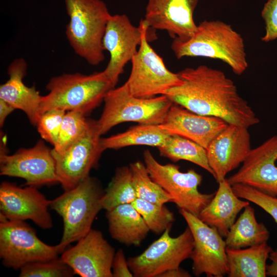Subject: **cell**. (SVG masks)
I'll use <instances>...</instances> for the list:
<instances>
[{"mask_svg": "<svg viewBox=\"0 0 277 277\" xmlns=\"http://www.w3.org/2000/svg\"><path fill=\"white\" fill-rule=\"evenodd\" d=\"M181 83L166 91L173 103L195 113L246 127L260 122L234 83L222 71L201 65L177 72Z\"/></svg>", "mask_w": 277, "mask_h": 277, "instance_id": "obj_1", "label": "cell"}, {"mask_svg": "<svg viewBox=\"0 0 277 277\" xmlns=\"http://www.w3.org/2000/svg\"><path fill=\"white\" fill-rule=\"evenodd\" d=\"M171 48L177 59L205 57L219 60L239 75L248 67L242 35L231 25L219 20L200 23L192 36L185 41L174 38Z\"/></svg>", "mask_w": 277, "mask_h": 277, "instance_id": "obj_2", "label": "cell"}, {"mask_svg": "<svg viewBox=\"0 0 277 277\" xmlns=\"http://www.w3.org/2000/svg\"><path fill=\"white\" fill-rule=\"evenodd\" d=\"M69 21L66 35L74 52L89 64L105 59L103 39L111 14L102 0H65Z\"/></svg>", "mask_w": 277, "mask_h": 277, "instance_id": "obj_3", "label": "cell"}, {"mask_svg": "<svg viewBox=\"0 0 277 277\" xmlns=\"http://www.w3.org/2000/svg\"><path fill=\"white\" fill-rule=\"evenodd\" d=\"M112 88L113 87L104 71L89 75L64 73L53 77L46 86L48 94L42 97L41 114L58 109L86 115L104 101Z\"/></svg>", "mask_w": 277, "mask_h": 277, "instance_id": "obj_4", "label": "cell"}, {"mask_svg": "<svg viewBox=\"0 0 277 277\" xmlns=\"http://www.w3.org/2000/svg\"><path fill=\"white\" fill-rule=\"evenodd\" d=\"M104 193L96 179L90 176L74 188L51 200L49 207L63 219V233L57 245L61 253L92 229L94 220L102 209Z\"/></svg>", "mask_w": 277, "mask_h": 277, "instance_id": "obj_5", "label": "cell"}, {"mask_svg": "<svg viewBox=\"0 0 277 277\" xmlns=\"http://www.w3.org/2000/svg\"><path fill=\"white\" fill-rule=\"evenodd\" d=\"M104 102L102 115L96 121L101 135L124 122L160 125L173 104L165 95L150 98L134 96L130 93L125 83L110 89L106 94Z\"/></svg>", "mask_w": 277, "mask_h": 277, "instance_id": "obj_6", "label": "cell"}, {"mask_svg": "<svg viewBox=\"0 0 277 277\" xmlns=\"http://www.w3.org/2000/svg\"><path fill=\"white\" fill-rule=\"evenodd\" d=\"M144 164L151 179L173 199L179 209L198 216L213 199L215 193H203L198 190L202 176L193 169L184 172L173 164L159 163L149 150L143 154Z\"/></svg>", "mask_w": 277, "mask_h": 277, "instance_id": "obj_7", "label": "cell"}, {"mask_svg": "<svg viewBox=\"0 0 277 277\" xmlns=\"http://www.w3.org/2000/svg\"><path fill=\"white\" fill-rule=\"evenodd\" d=\"M143 20L142 41L131 61V70L125 84L132 95L150 98L164 95L166 91L180 85L182 81L177 73L167 68L163 59L150 45L147 35L149 27Z\"/></svg>", "mask_w": 277, "mask_h": 277, "instance_id": "obj_8", "label": "cell"}, {"mask_svg": "<svg viewBox=\"0 0 277 277\" xmlns=\"http://www.w3.org/2000/svg\"><path fill=\"white\" fill-rule=\"evenodd\" d=\"M0 258L6 267L20 269L34 262L58 258V245L42 241L35 230L22 221L0 219Z\"/></svg>", "mask_w": 277, "mask_h": 277, "instance_id": "obj_9", "label": "cell"}, {"mask_svg": "<svg viewBox=\"0 0 277 277\" xmlns=\"http://www.w3.org/2000/svg\"><path fill=\"white\" fill-rule=\"evenodd\" d=\"M166 229L142 253L129 258V267L135 277H159L165 271L180 267L190 258L193 248V238L190 229L176 237L170 235Z\"/></svg>", "mask_w": 277, "mask_h": 277, "instance_id": "obj_10", "label": "cell"}, {"mask_svg": "<svg viewBox=\"0 0 277 277\" xmlns=\"http://www.w3.org/2000/svg\"><path fill=\"white\" fill-rule=\"evenodd\" d=\"M51 150L39 140L30 148H22L9 155L6 138L1 137L0 174L21 177L25 185L35 187L60 184Z\"/></svg>", "mask_w": 277, "mask_h": 277, "instance_id": "obj_11", "label": "cell"}, {"mask_svg": "<svg viewBox=\"0 0 277 277\" xmlns=\"http://www.w3.org/2000/svg\"><path fill=\"white\" fill-rule=\"evenodd\" d=\"M179 212L186 221L193 238L190 258L193 274L199 276L223 277L228 272L225 241L214 228L184 210Z\"/></svg>", "mask_w": 277, "mask_h": 277, "instance_id": "obj_12", "label": "cell"}, {"mask_svg": "<svg viewBox=\"0 0 277 277\" xmlns=\"http://www.w3.org/2000/svg\"><path fill=\"white\" fill-rule=\"evenodd\" d=\"M96 121L89 119L85 134L66 151L57 153L51 150L60 184L65 191L71 189L89 176L104 151Z\"/></svg>", "mask_w": 277, "mask_h": 277, "instance_id": "obj_13", "label": "cell"}, {"mask_svg": "<svg viewBox=\"0 0 277 277\" xmlns=\"http://www.w3.org/2000/svg\"><path fill=\"white\" fill-rule=\"evenodd\" d=\"M144 22L134 26L125 14L111 15L107 24L103 39L105 50L110 55L104 72L113 88L117 83L125 66L131 61L141 44Z\"/></svg>", "mask_w": 277, "mask_h": 277, "instance_id": "obj_14", "label": "cell"}, {"mask_svg": "<svg viewBox=\"0 0 277 277\" xmlns=\"http://www.w3.org/2000/svg\"><path fill=\"white\" fill-rule=\"evenodd\" d=\"M76 244L65 250L61 259L82 277H113L115 249L99 230L91 229Z\"/></svg>", "mask_w": 277, "mask_h": 277, "instance_id": "obj_15", "label": "cell"}, {"mask_svg": "<svg viewBox=\"0 0 277 277\" xmlns=\"http://www.w3.org/2000/svg\"><path fill=\"white\" fill-rule=\"evenodd\" d=\"M50 202L35 187L22 188L7 182L1 184L0 219L30 220L42 229H49L53 226Z\"/></svg>", "mask_w": 277, "mask_h": 277, "instance_id": "obj_16", "label": "cell"}, {"mask_svg": "<svg viewBox=\"0 0 277 277\" xmlns=\"http://www.w3.org/2000/svg\"><path fill=\"white\" fill-rule=\"evenodd\" d=\"M277 135L251 149L234 174L227 179L232 186L243 184L277 196Z\"/></svg>", "mask_w": 277, "mask_h": 277, "instance_id": "obj_17", "label": "cell"}, {"mask_svg": "<svg viewBox=\"0 0 277 277\" xmlns=\"http://www.w3.org/2000/svg\"><path fill=\"white\" fill-rule=\"evenodd\" d=\"M199 0H148L144 21L149 28L166 31L185 41L197 29L193 13Z\"/></svg>", "mask_w": 277, "mask_h": 277, "instance_id": "obj_18", "label": "cell"}, {"mask_svg": "<svg viewBox=\"0 0 277 277\" xmlns=\"http://www.w3.org/2000/svg\"><path fill=\"white\" fill-rule=\"evenodd\" d=\"M206 149L209 165L219 183L243 163L251 150L248 128L228 124Z\"/></svg>", "mask_w": 277, "mask_h": 277, "instance_id": "obj_19", "label": "cell"}, {"mask_svg": "<svg viewBox=\"0 0 277 277\" xmlns=\"http://www.w3.org/2000/svg\"><path fill=\"white\" fill-rule=\"evenodd\" d=\"M228 124L219 117L199 114L173 103L159 126L170 135L188 138L206 149Z\"/></svg>", "mask_w": 277, "mask_h": 277, "instance_id": "obj_20", "label": "cell"}, {"mask_svg": "<svg viewBox=\"0 0 277 277\" xmlns=\"http://www.w3.org/2000/svg\"><path fill=\"white\" fill-rule=\"evenodd\" d=\"M27 64L23 58L14 60L8 68L9 79L0 86V99L23 111L30 122L36 126L41 116L43 96L34 86L29 87L23 82L27 73Z\"/></svg>", "mask_w": 277, "mask_h": 277, "instance_id": "obj_21", "label": "cell"}, {"mask_svg": "<svg viewBox=\"0 0 277 277\" xmlns=\"http://www.w3.org/2000/svg\"><path fill=\"white\" fill-rule=\"evenodd\" d=\"M218 183L219 188L213 199L198 217L216 229L222 237H226L238 214L250 204V202L241 200L233 192L227 179Z\"/></svg>", "mask_w": 277, "mask_h": 277, "instance_id": "obj_22", "label": "cell"}, {"mask_svg": "<svg viewBox=\"0 0 277 277\" xmlns=\"http://www.w3.org/2000/svg\"><path fill=\"white\" fill-rule=\"evenodd\" d=\"M106 217L112 239L127 246H139L150 231L132 204L120 205L106 211Z\"/></svg>", "mask_w": 277, "mask_h": 277, "instance_id": "obj_23", "label": "cell"}, {"mask_svg": "<svg viewBox=\"0 0 277 277\" xmlns=\"http://www.w3.org/2000/svg\"><path fill=\"white\" fill-rule=\"evenodd\" d=\"M272 250L267 242L246 248H226L228 276L265 277L266 261Z\"/></svg>", "mask_w": 277, "mask_h": 277, "instance_id": "obj_24", "label": "cell"}, {"mask_svg": "<svg viewBox=\"0 0 277 277\" xmlns=\"http://www.w3.org/2000/svg\"><path fill=\"white\" fill-rule=\"evenodd\" d=\"M270 233L263 223L256 221L254 209L250 204L231 227L225 242L226 248L241 249L267 242Z\"/></svg>", "mask_w": 277, "mask_h": 277, "instance_id": "obj_25", "label": "cell"}, {"mask_svg": "<svg viewBox=\"0 0 277 277\" xmlns=\"http://www.w3.org/2000/svg\"><path fill=\"white\" fill-rule=\"evenodd\" d=\"M171 135L159 125L140 124L126 131L100 140L103 151L118 149L133 145H147L159 147L163 145Z\"/></svg>", "mask_w": 277, "mask_h": 277, "instance_id": "obj_26", "label": "cell"}, {"mask_svg": "<svg viewBox=\"0 0 277 277\" xmlns=\"http://www.w3.org/2000/svg\"><path fill=\"white\" fill-rule=\"evenodd\" d=\"M158 149L163 156L173 162L180 160L190 162L214 176L208 162L206 149L190 140L176 135H171L166 142Z\"/></svg>", "mask_w": 277, "mask_h": 277, "instance_id": "obj_27", "label": "cell"}, {"mask_svg": "<svg viewBox=\"0 0 277 277\" xmlns=\"http://www.w3.org/2000/svg\"><path fill=\"white\" fill-rule=\"evenodd\" d=\"M129 166L118 168L102 197V209L108 211L122 204H132L136 199Z\"/></svg>", "mask_w": 277, "mask_h": 277, "instance_id": "obj_28", "label": "cell"}, {"mask_svg": "<svg viewBox=\"0 0 277 277\" xmlns=\"http://www.w3.org/2000/svg\"><path fill=\"white\" fill-rule=\"evenodd\" d=\"M136 197L159 205L173 202L172 196L150 177L144 163L129 165Z\"/></svg>", "mask_w": 277, "mask_h": 277, "instance_id": "obj_29", "label": "cell"}, {"mask_svg": "<svg viewBox=\"0 0 277 277\" xmlns=\"http://www.w3.org/2000/svg\"><path fill=\"white\" fill-rule=\"evenodd\" d=\"M85 116L75 111L65 113L53 151L57 153L64 152L85 134L89 127V120Z\"/></svg>", "mask_w": 277, "mask_h": 277, "instance_id": "obj_30", "label": "cell"}, {"mask_svg": "<svg viewBox=\"0 0 277 277\" xmlns=\"http://www.w3.org/2000/svg\"><path fill=\"white\" fill-rule=\"evenodd\" d=\"M132 204L141 214L150 231L159 234L171 228L175 221L174 214L164 205H159L138 198Z\"/></svg>", "mask_w": 277, "mask_h": 277, "instance_id": "obj_31", "label": "cell"}, {"mask_svg": "<svg viewBox=\"0 0 277 277\" xmlns=\"http://www.w3.org/2000/svg\"><path fill=\"white\" fill-rule=\"evenodd\" d=\"M74 272L61 258L29 263L20 269V277H71Z\"/></svg>", "mask_w": 277, "mask_h": 277, "instance_id": "obj_32", "label": "cell"}, {"mask_svg": "<svg viewBox=\"0 0 277 277\" xmlns=\"http://www.w3.org/2000/svg\"><path fill=\"white\" fill-rule=\"evenodd\" d=\"M234 193L240 199L252 202L270 214L277 223V197L266 194L243 184L232 185Z\"/></svg>", "mask_w": 277, "mask_h": 277, "instance_id": "obj_33", "label": "cell"}, {"mask_svg": "<svg viewBox=\"0 0 277 277\" xmlns=\"http://www.w3.org/2000/svg\"><path fill=\"white\" fill-rule=\"evenodd\" d=\"M66 111L54 109L42 114L36 126L41 136L46 141L55 145L58 140L62 123Z\"/></svg>", "mask_w": 277, "mask_h": 277, "instance_id": "obj_34", "label": "cell"}, {"mask_svg": "<svg viewBox=\"0 0 277 277\" xmlns=\"http://www.w3.org/2000/svg\"><path fill=\"white\" fill-rule=\"evenodd\" d=\"M265 24V33L262 37L265 42L277 38V0H268L261 13Z\"/></svg>", "mask_w": 277, "mask_h": 277, "instance_id": "obj_35", "label": "cell"}, {"mask_svg": "<svg viewBox=\"0 0 277 277\" xmlns=\"http://www.w3.org/2000/svg\"><path fill=\"white\" fill-rule=\"evenodd\" d=\"M112 272L113 277L133 276L129 267L128 260L122 249H118L115 253L112 264Z\"/></svg>", "mask_w": 277, "mask_h": 277, "instance_id": "obj_36", "label": "cell"}, {"mask_svg": "<svg viewBox=\"0 0 277 277\" xmlns=\"http://www.w3.org/2000/svg\"><path fill=\"white\" fill-rule=\"evenodd\" d=\"M268 259L271 260V263L266 265V275L277 276V249L271 251Z\"/></svg>", "mask_w": 277, "mask_h": 277, "instance_id": "obj_37", "label": "cell"}, {"mask_svg": "<svg viewBox=\"0 0 277 277\" xmlns=\"http://www.w3.org/2000/svg\"><path fill=\"white\" fill-rule=\"evenodd\" d=\"M12 106L0 99V126L2 127L7 117L15 110Z\"/></svg>", "mask_w": 277, "mask_h": 277, "instance_id": "obj_38", "label": "cell"}, {"mask_svg": "<svg viewBox=\"0 0 277 277\" xmlns=\"http://www.w3.org/2000/svg\"><path fill=\"white\" fill-rule=\"evenodd\" d=\"M191 274L180 267L172 269L162 273L159 277H190Z\"/></svg>", "mask_w": 277, "mask_h": 277, "instance_id": "obj_39", "label": "cell"}]
</instances>
